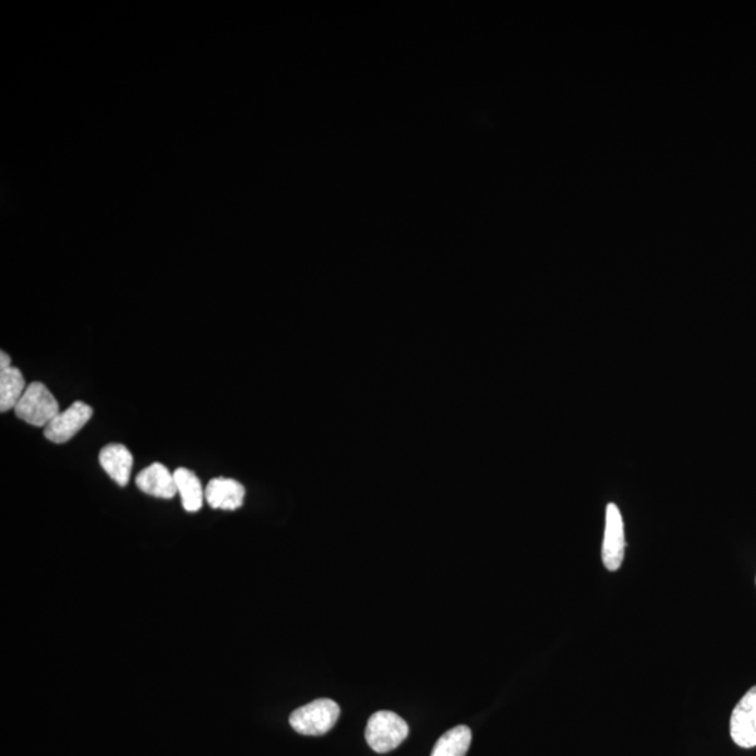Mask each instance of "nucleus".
Segmentation results:
<instances>
[{
  "label": "nucleus",
  "instance_id": "nucleus-2",
  "mask_svg": "<svg viewBox=\"0 0 756 756\" xmlns=\"http://www.w3.org/2000/svg\"><path fill=\"white\" fill-rule=\"evenodd\" d=\"M409 728L407 721L399 718L393 711H377L369 719L368 728H365V740L370 748L379 754H387L408 737Z\"/></svg>",
  "mask_w": 756,
  "mask_h": 756
},
{
  "label": "nucleus",
  "instance_id": "nucleus-10",
  "mask_svg": "<svg viewBox=\"0 0 756 756\" xmlns=\"http://www.w3.org/2000/svg\"><path fill=\"white\" fill-rule=\"evenodd\" d=\"M175 479L177 491L181 495L182 507L190 513L200 511L205 499V491L202 489L200 479L185 468H178Z\"/></svg>",
  "mask_w": 756,
  "mask_h": 756
},
{
  "label": "nucleus",
  "instance_id": "nucleus-8",
  "mask_svg": "<svg viewBox=\"0 0 756 756\" xmlns=\"http://www.w3.org/2000/svg\"><path fill=\"white\" fill-rule=\"evenodd\" d=\"M136 485L147 495L160 499H172L178 493L175 473L159 463L152 464L137 473Z\"/></svg>",
  "mask_w": 756,
  "mask_h": 756
},
{
  "label": "nucleus",
  "instance_id": "nucleus-12",
  "mask_svg": "<svg viewBox=\"0 0 756 756\" xmlns=\"http://www.w3.org/2000/svg\"><path fill=\"white\" fill-rule=\"evenodd\" d=\"M471 740V730L467 725H457L440 737L430 756H466Z\"/></svg>",
  "mask_w": 756,
  "mask_h": 756
},
{
  "label": "nucleus",
  "instance_id": "nucleus-6",
  "mask_svg": "<svg viewBox=\"0 0 756 756\" xmlns=\"http://www.w3.org/2000/svg\"><path fill=\"white\" fill-rule=\"evenodd\" d=\"M93 417V408L91 405L82 401H76L67 409L61 411L48 424L44 434L49 442L62 444L75 437L81 430L86 427L88 420Z\"/></svg>",
  "mask_w": 756,
  "mask_h": 756
},
{
  "label": "nucleus",
  "instance_id": "nucleus-7",
  "mask_svg": "<svg viewBox=\"0 0 756 756\" xmlns=\"http://www.w3.org/2000/svg\"><path fill=\"white\" fill-rule=\"evenodd\" d=\"M245 489L240 482L230 478L212 479L205 489V499L212 508L237 511L243 506Z\"/></svg>",
  "mask_w": 756,
  "mask_h": 756
},
{
  "label": "nucleus",
  "instance_id": "nucleus-5",
  "mask_svg": "<svg viewBox=\"0 0 756 756\" xmlns=\"http://www.w3.org/2000/svg\"><path fill=\"white\" fill-rule=\"evenodd\" d=\"M730 735L741 748L756 747V685L735 705L730 719Z\"/></svg>",
  "mask_w": 756,
  "mask_h": 756
},
{
  "label": "nucleus",
  "instance_id": "nucleus-1",
  "mask_svg": "<svg viewBox=\"0 0 756 756\" xmlns=\"http://www.w3.org/2000/svg\"><path fill=\"white\" fill-rule=\"evenodd\" d=\"M339 715L340 709L336 701L317 699L295 710L290 715L289 723L299 734L319 737L334 729Z\"/></svg>",
  "mask_w": 756,
  "mask_h": 756
},
{
  "label": "nucleus",
  "instance_id": "nucleus-4",
  "mask_svg": "<svg viewBox=\"0 0 756 756\" xmlns=\"http://www.w3.org/2000/svg\"><path fill=\"white\" fill-rule=\"evenodd\" d=\"M625 526L620 507L615 503L607 506L602 563L610 572L620 569L625 557Z\"/></svg>",
  "mask_w": 756,
  "mask_h": 756
},
{
  "label": "nucleus",
  "instance_id": "nucleus-11",
  "mask_svg": "<svg viewBox=\"0 0 756 756\" xmlns=\"http://www.w3.org/2000/svg\"><path fill=\"white\" fill-rule=\"evenodd\" d=\"M26 389V380L17 368L2 370L0 372V412L4 413L16 408Z\"/></svg>",
  "mask_w": 756,
  "mask_h": 756
},
{
  "label": "nucleus",
  "instance_id": "nucleus-13",
  "mask_svg": "<svg viewBox=\"0 0 756 756\" xmlns=\"http://www.w3.org/2000/svg\"><path fill=\"white\" fill-rule=\"evenodd\" d=\"M10 363H12V360H10L9 355L4 352L0 353V372H2V370L12 368Z\"/></svg>",
  "mask_w": 756,
  "mask_h": 756
},
{
  "label": "nucleus",
  "instance_id": "nucleus-3",
  "mask_svg": "<svg viewBox=\"0 0 756 756\" xmlns=\"http://www.w3.org/2000/svg\"><path fill=\"white\" fill-rule=\"evenodd\" d=\"M14 412L19 419L33 424V427L47 428L52 419L61 412V409H59V404L47 385L32 383L20 399L17 407L14 408Z\"/></svg>",
  "mask_w": 756,
  "mask_h": 756
},
{
  "label": "nucleus",
  "instance_id": "nucleus-9",
  "mask_svg": "<svg viewBox=\"0 0 756 756\" xmlns=\"http://www.w3.org/2000/svg\"><path fill=\"white\" fill-rule=\"evenodd\" d=\"M104 471L110 476L120 487H127L130 482L133 458L130 449L123 444H108L98 456Z\"/></svg>",
  "mask_w": 756,
  "mask_h": 756
}]
</instances>
